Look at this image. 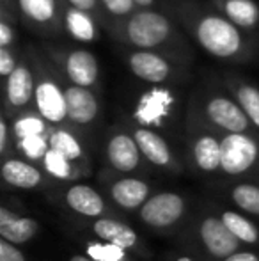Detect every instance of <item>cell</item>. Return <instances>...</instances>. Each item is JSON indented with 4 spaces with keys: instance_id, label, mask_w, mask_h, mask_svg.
<instances>
[{
    "instance_id": "6da1fadb",
    "label": "cell",
    "mask_w": 259,
    "mask_h": 261,
    "mask_svg": "<svg viewBox=\"0 0 259 261\" xmlns=\"http://www.w3.org/2000/svg\"><path fill=\"white\" fill-rule=\"evenodd\" d=\"M183 21L192 38L208 55L220 61H247L250 55V41L242 29L229 21L218 11L187 9Z\"/></svg>"
},
{
    "instance_id": "7a4b0ae2",
    "label": "cell",
    "mask_w": 259,
    "mask_h": 261,
    "mask_svg": "<svg viewBox=\"0 0 259 261\" xmlns=\"http://www.w3.org/2000/svg\"><path fill=\"white\" fill-rule=\"evenodd\" d=\"M176 240L187 254L200 261H224L242 251V244L213 208L194 210L185 227L176 234Z\"/></svg>"
},
{
    "instance_id": "3957f363",
    "label": "cell",
    "mask_w": 259,
    "mask_h": 261,
    "mask_svg": "<svg viewBox=\"0 0 259 261\" xmlns=\"http://www.w3.org/2000/svg\"><path fill=\"white\" fill-rule=\"evenodd\" d=\"M194 213L192 201L187 194L176 190H160L137 212V219L146 229L156 234L176 237Z\"/></svg>"
},
{
    "instance_id": "277c9868",
    "label": "cell",
    "mask_w": 259,
    "mask_h": 261,
    "mask_svg": "<svg viewBox=\"0 0 259 261\" xmlns=\"http://www.w3.org/2000/svg\"><path fill=\"white\" fill-rule=\"evenodd\" d=\"M119 38L133 50H158L180 43L174 23L165 16L153 9H138L135 14L121 21Z\"/></svg>"
},
{
    "instance_id": "5b68a950",
    "label": "cell",
    "mask_w": 259,
    "mask_h": 261,
    "mask_svg": "<svg viewBox=\"0 0 259 261\" xmlns=\"http://www.w3.org/2000/svg\"><path fill=\"white\" fill-rule=\"evenodd\" d=\"M188 114L218 134H257L233 94L220 91L203 93L190 105Z\"/></svg>"
},
{
    "instance_id": "8992f818",
    "label": "cell",
    "mask_w": 259,
    "mask_h": 261,
    "mask_svg": "<svg viewBox=\"0 0 259 261\" xmlns=\"http://www.w3.org/2000/svg\"><path fill=\"white\" fill-rule=\"evenodd\" d=\"M46 197L53 206L64 210L80 220H96L103 217H121L101 190L87 183H57L46 190Z\"/></svg>"
},
{
    "instance_id": "52a82bcc",
    "label": "cell",
    "mask_w": 259,
    "mask_h": 261,
    "mask_svg": "<svg viewBox=\"0 0 259 261\" xmlns=\"http://www.w3.org/2000/svg\"><path fill=\"white\" fill-rule=\"evenodd\" d=\"M220 176L259 183V134H222Z\"/></svg>"
},
{
    "instance_id": "ba28073f",
    "label": "cell",
    "mask_w": 259,
    "mask_h": 261,
    "mask_svg": "<svg viewBox=\"0 0 259 261\" xmlns=\"http://www.w3.org/2000/svg\"><path fill=\"white\" fill-rule=\"evenodd\" d=\"M180 94L170 86H151L137 98L131 112V123L149 130H162L178 114Z\"/></svg>"
},
{
    "instance_id": "9c48e42d",
    "label": "cell",
    "mask_w": 259,
    "mask_h": 261,
    "mask_svg": "<svg viewBox=\"0 0 259 261\" xmlns=\"http://www.w3.org/2000/svg\"><path fill=\"white\" fill-rule=\"evenodd\" d=\"M187 146L192 169L200 176L220 174L222 162V134L187 116Z\"/></svg>"
},
{
    "instance_id": "30bf717a",
    "label": "cell",
    "mask_w": 259,
    "mask_h": 261,
    "mask_svg": "<svg viewBox=\"0 0 259 261\" xmlns=\"http://www.w3.org/2000/svg\"><path fill=\"white\" fill-rule=\"evenodd\" d=\"M36 71V96L34 110L50 126H69L68 101H66L64 84L45 66V61L34 57Z\"/></svg>"
},
{
    "instance_id": "8fae6325",
    "label": "cell",
    "mask_w": 259,
    "mask_h": 261,
    "mask_svg": "<svg viewBox=\"0 0 259 261\" xmlns=\"http://www.w3.org/2000/svg\"><path fill=\"white\" fill-rule=\"evenodd\" d=\"M78 231L87 233V237L118 245V247L137 256L138 259L149 261L153 258V251L146 244L144 238L135 231V227H131L126 220H123L121 217H103V219L87 220V224H78Z\"/></svg>"
},
{
    "instance_id": "7c38bea8",
    "label": "cell",
    "mask_w": 259,
    "mask_h": 261,
    "mask_svg": "<svg viewBox=\"0 0 259 261\" xmlns=\"http://www.w3.org/2000/svg\"><path fill=\"white\" fill-rule=\"evenodd\" d=\"M100 179L105 197L119 212H138L153 196L151 183L142 176L118 174L110 169H105Z\"/></svg>"
},
{
    "instance_id": "4fadbf2b",
    "label": "cell",
    "mask_w": 259,
    "mask_h": 261,
    "mask_svg": "<svg viewBox=\"0 0 259 261\" xmlns=\"http://www.w3.org/2000/svg\"><path fill=\"white\" fill-rule=\"evenodd\" d=\"M105 162L107 169L118 174L137 176L146 169V158L138 149L128 128H110L105 137Z\"/></svg>"
},
{
    "instance_id": "5bb4252c",
    "label": "cell",
    "mask_w": 259,
    "mask_h": 261,
    "mask_svg": "<svg viewBox=\"0 0 259 261\" xmlns=\"http://www.w3.org/2000/svg\"><path fill=\"white\" fill-rule=\"evenodd\" d=\"M68 84L96 91L100 87V62L96 55L85 48H66L53 52Z\"/></svg>"
},
{
    "instance_id": "9a60e30c",
    "label": "cell",
    "mask_w": 259,
    "mask_h": 261,
    "mask_svg": "<svg viewBox=\"0 0 259 261\" xmlns=\"http://www.w3.org/2000/svg\"><path fill=\"white\" fill-rule=\"evenodd\" d=\"M4 94H6V110L4 112L11 117L25 110L34 109L36 96V71L34 61L28 55H21L18 68L6 79L4 84Z\"/></svg>"
},
{
    "instance_id": "2e32d148",
    "label": "cell",
    "mask_w": 259,
    "mask_h": 261,
    "mask_svg": "<svg viewBox=\"0 0 259 261\" xmlns=\"http://www.w3.org/2000/svg\"><path fill=\"white\" fill-rule=\"evenodd\" d=\"M128 130L131 132L133 139L137 141L138 149H140L142 156L146 158L149 165H153L155 169H160L163 172L169 174H181L183 172V164L180 162V158L176 156L174 149L170 148V144L155 130L149 128L138 126V124L130 123Z\"/></svg>"
},
{
    "instance_id": "e0dca14e",
    "label": "cell",
    "mask_w": 259,
    "mask_h": 261,
    "mask_svg": "<svg viewBox=\"0 0 259 261\" xmlns=\"http://www.w3.org/2000/svg\"><path fill=\"white\" fill-rule=\"evenodd\" d=\"M126 66L138 80L151 86H163L176 79L180 68L167 55L151 50H131L126 55Z\"/></svg>"
},
{
    "instance_id": "ac0fdd59",
    "label": "cell",
    "mask_w": 259,
    "mask_h": 261,
    "mask_svg": "<svg viewBox=\"0 0 259 261\" xmlns=\"http://www.w3.org/2000/svg\"><path fill=\"white\" fill-rule=\"evenodd\" d=\"M0 174L4 185L14 190H48L53 183L38 164H32L18 155L4 158Z\"/></svg>"
},
{
    "instance_id": "d6986e66",
    "label": "cell",
    "mask_w": 259,
    "mask_h": 261,
    "mask_svg": "<svg viewBox=\"0 0 259 261\" xmlns=\"http://www.w3.org/2000/svg\"><path fill=\"white\" fill-rule=\"evenodd\" d=\"M16 6L27 27L41 34L63 31L64 0H16Z\"/></svg>"
},
{
    "instance_id": "ffe728a7",
    "label": "cell",
    "mask_w": 259,
    "mask_h": 261,
    "mask_svg": "<svg viewBox=\"0 0 259 261\" xmlns=\"http://www.w3.org/2000/svg\"><path fill=\"white\" fill-rule=\"evenodd\" d=\"M66 101H68V123L71 128L85 130L98 121L101 112L96 93L85 87L64 84Z\"/></svg>"
},
{
    "instance_id": "44dd1931",
    "label": "cell",
    "mask_w": 259,
    "mask_h": 261,
    "mask_svg": "<svg viewBox=\"0 0 259 261\" xmlns=\"http://www.w3.org/2000/svg\"><path fill=\"white\" fill-rule=\"evenodd\" d=\"M39 234V222L31 215L13 210L7 203L0 206V238L14 245H23Z\"/></svg>"
},
{
    "instance_id": "7402d4cb",
    "label": "cell",
    "mask_w": 259,
    "mask_h": 261,
    "mask_svg": "<svg viewBox=\"0 0 259 261\" xmlns=\"http://www.w3.org/2000/svg\"><path fill=\"white\" fill-rule=\"evenodd\" d=\"M50 148L59 151L61 155L69 158L75 164L82 165L87 171H93V162H91V155L87 146L76 134L75 128L71 126H52L48 135Z\"/></svg>"
},
{
    "instance_id": "603a6c76",
    "label": "cell",
    "mask_w": 259,
    "mask_h": 261,
    "mask_svg": "<svg viewBox=\"0 0 259 261\" xmlns=\"http://www.w3.org/2000/svg\"><path fill=\"white\" fill-rule=\"evenodd\" d=\"M98 18L66 4L63 13V31L78 43H94L100 38Z\"/></svg>"
},
{
    "instance_id": "cb8c5ba5",
    "label": "cell",
    "mask_w": 259,
    "mask_h": 261,
    "mask_svg": "<svg viewBox=\"0 0 259 261\" xmlns=\"http://www.w3.org/2000/svg\"><path fill=\"white\" fill-rule=\"evenodd\" d=\"M215 6L218 13L243 32L259 27V4L256 0H215Z\"/></svg>"
},
{
    "instance_id": "d4e9b609",
    "label": "cell",
    "mask_w": 259,
    "mask_h": 261,
    "mask_svg": "<svg viewBox=\"0 0 259 261\" xmlns=\"http://www.w3.org/2000/svg\"><path fill=\"white\" fill-rule=\"evenodd\" d=\"M39 167L48 174V178L53 183H76L91 174V171L71 162L69 158H66L64 155H61L59 151H55L52 148L48 149V153L43 158Z\"/></svg>"
},
{
    "instance_id": "484cf974",
    "label": "cell",
    "mask_w": 259,
    "mask_h": 261,
    "mask_svg": "<svg viewBox=\"0 0 259 261\" xmlns=\"http://www.w3.org/2000/svg\"><path fill=\"white\" fill-rule=\"evenodd\" d=\"M222 222L227 226L231 234L240 242L242 245H259V226L245 213L231 208H218Z\"/></svg>"
},
{
    "instance_id": "4316f807",
    "label": "cell",
    "mask_w": 259,
    "mask_h": 261,
    "mask_svg": "<svg viewBox=\"0 0 259 261\" xmlns=\"http://www.w3.org/2000/svg\"><path fill=\"white\" fill-rule=\"evenodd\" d=\"M227 86L233 98L238 101L245 116L259 134V87L243 79H227Z\"/></svg>"
},
{
    "instance_id": "83f0119b",
    "label": "cell",
    "mask_w": 259,
    "mask_h": 261,
    "mask_svg": "<svg viewBox=\"0 0 259 261\" xmlns=\"http://www.w3.org/2000/svg\"><path fill=\"white\" fill-rule=\"evenodd\" d=\"M76 240H78L83 254L94 261H142L131 252L118 247V245L107 244V242L87 237V234L85 237H76Z\"/></svg>"
},
{
    "instance_id": "f1b7e54d",
    "label": "cell",
    "mask_w": 259,
    "mask_h": 261,
    "mask_svg": "<svg viewBox=\"0 0 259 261\" xmlns=\"http://www.w3.org/2000/svg\"><path fill=\"white\" fill-rule=\"evenodd\" d=\"M227 196L238 212L245 215L259 217V183L257 181H235L229 185Z\"/></svg>"
},
{
    "instance_id": "f546056e",
    "label": "cell",
    "mask_w": 259,
    "mask_h": 261,
    "mask_svg": "<svg viewBox=\"0 0 259 261\" xmlns=\"http://www.w3.org/2000/svg\"><path fill=\"white\" fill-rule=\"evenodd\" d=\"M11 128H13L14 142L21 139L38 137V135H48L52 126L36 112L34 109L20 112L11 117Z\"/></svg>"
},
{
    "instance_id": "4dcf8cb0",
    "label": "cell",
    "mask_w": 259,
    "mask_h": 261,
    "mask_svg": "<svg viewBox=\"0 0 259 261\" xmlns=\"http://www.w3.org/2000/svg\"><path fill=\"white\" fill-rule=\"evenodd\" d=\"M48 135H38V137H28V139L16 141L14 142V155L25 158V160L32 162V164L41 165L43 158H45V155L50 149Z\"/></svg>"
},
{
    "instance_id": "1f68e13d",
    "label": "cell",
    "mask_w": 259,
    "mask_h": 261,
    "mask_svg": "<svg viewBox=\"0 0 259 261\" xmlns=\"http://www.w3.org/2000/svg\"><path fill=\"white\" fill-rule=\"evenodd\" d=\"M101 4V9L103 13L110 14L114 18H130L131 14H135L138 11L137 4L133 0H100Z\"/></svg>"
},
{
    "instance_id": "d6a6232c",
    "label": "cell",
    "mask_w": 259,
    "mask_h": 261,
    "mask_svg": "<svg viewBox=\"0 0 259 261\" xmlns=\"http://www.w3.org/2000/svg\"><path fill=\"white\" fill-rule=\"evenodd\" d=\"M14 155V135L11 128V119L6 112L0 117V156L7 158Z\"/></svg>"
},
{
    "instance_id": "836d02e7",
    "label": "cell",
    "mask_w": 259,
    "mask_h": 261,
    "mask_svg": "<svg viewBox=\"0 0 259 261\" xmlns=\"http://www.w3.org/2000/svg\"><path fill=\"white\" fill-rule=\"evenodd\" d=\"M2 11L0 18V48H14L16 43V25H14V16H9L7 11Z\"/></svg>"
},
{
    "instance_id": "e575fe53",
    "label": "cell",
    "mask_w": 259,
    "mask_h": 261,
    "mask_svg": "<svg viewBox=\"0 0 259 261\" xmlns=\"http://www.w3.org/2000/svg\"><path fill=\"white\" fill-rule=\"evenodd\" d=\"M20 61L21 57H18V52L14 48H0V75L4 80L18 68Z\"/></svg>"
},
{
    "instance_id": "d590c367",
    "label": "cell",
    "mask_w": 259,
    "mask_h": 261,
    "mask_svg": "<svg viewBox=\"0 0 259 261\" xmlns=\"http://www.w3.org/2000/svg\"><path fill=\"white\" fill-rule=\"evenodd\" d=\"M0 261H27V256L18 245L0 238Z\"/></svg>"
},
{
    "instance_id": "8d00e7d4",
    "label": "cell",
    "mask_w": 259,
    "mask_h": 261,
    "mask_svg": "<svg viewBox=\"0 0 259 261\" xmlns=\"http://www.w3.org/2000/svg\"><path fill=\"white\" fill-rule=\"evenodd\" d=\"M64 4H68V6H71V7H76V9H80V11H85V13H91L96 18H100V14L103 13L100 0H64Z\"/></svg>"
},
{
    "instance_id": "74e56055",
    "label": "cell",
    "mask_w": 259,
    "mask_h": 261,
    "mask_svg": "<svg viewBox=\"0 0 259 261\" xmlns=\"http://www.w3.org/2000/svg\"><path fill=\"white\" fill-rule=\"evenodd\" d=\"M224 261H259V254L256 251H247V249H242V251L231 254L227 259Z\"/></svg>"
},
{
    "instance_id": "f35d334b",
    "label": "cell",
    "mask_w": 259,
    "mask_h": 261,
    "mask_svg": "<svg viewBox=\"0 0 259 261\" xmlns=\"http://www.w3.org/2000/svg\"><path fill=\"white\" fill-rule=\"evenodd\" d=\"M165 261H200V259L187 254V252H172V254H167Z\"/></svg>"
},
{
    "instance_id": "ab89813d",
    "label": "cell",
    "mask_w": 259,
    "mask_h": 261,
    "mask_svg": "<svg viewBox=\"0 0 259 261\" xmlns=\"http://www.w3.org/2000/svg\"><path fill=\"white\" fill-rule=\"evenodd\" d=\"M66 261H94V259H91L89 256H85L83 252H73V254H69L68 258H66Z\"/></svg>"
},
{
    "instance_id": "60d3db41",
    "label": "cell",
    "mask_w": 259,
    "mask_h": 261,
    "mask_svg": "<svg viewBox=\"0 0 259 261\" xmlns=\"http://www.w3.org/2000/svg\"><path fill=\"white\" fill-rule=\"evenodd\" d=\"M133 2L137 4L138 9H149V7L156 2V0H133Z\"/></svg>"
}]
</instances>
